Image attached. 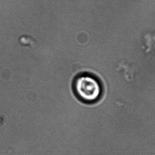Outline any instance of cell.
I'll use <instances>...</instances> for the list:
<instances>
[{
	"mask_svg": "<svg viewBox=\"0 0 155 155\" xmlns=\"http://www.w3.org/2000/svg\"><path fill=\"white\" fill-rule=\"evenodd\" d=\"M73 86L76 97L86 103L97 101L103 92L99 80L93 75L87 74L77 76L74 81Z\"/></svg>",
	"mask_w": 155,
	"mask_h": 155,
	"instance_id": "6da1fadb",
	"label": "cell"
}]
</instances>
